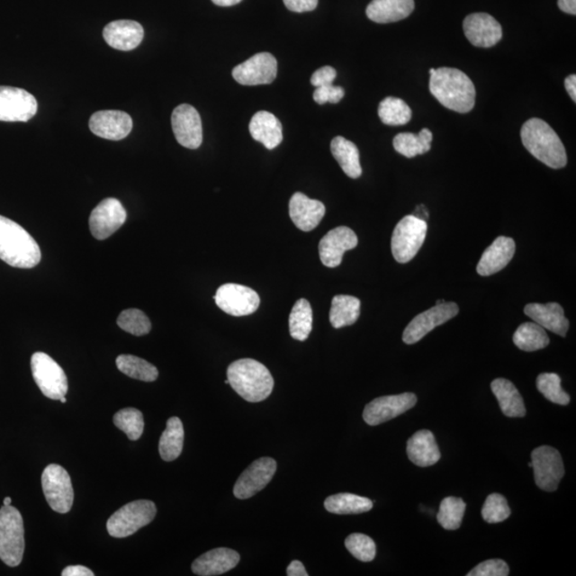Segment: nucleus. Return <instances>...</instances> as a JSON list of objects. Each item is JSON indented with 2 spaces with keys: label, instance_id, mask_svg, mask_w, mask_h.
<instances>
[{
  "label": "nucleus",
  "instance_id": "obj_39",
  "mask_svg": "<svg viewBox=\"0 0 576 576\" xmlns=\"http://www.w3.org/2000/svg\"><path fill=\"white\" fill-rule=\"evenodd\" d=\"M378 114L383 124L391 126L405 125L412 119L411 108L402 100L392 96L380 103Z\"/></svg>",
  "mask_w": 576,
  "mask_h": 576
},
{
  "label": "nucleus",
  "instance_id": "obj_46",
  "mask_svg": "<svg viewBox=\"0 0 576 576\" xmlns=\"http://www.w3.org/2000/svg\"><path fill=\"white\" fill-rule=\"evenodd\" d=\"M468 576H507L509 567L502 560H490L483 562L466 574Z\"/></svg>",
  "mask_w": 576,
  "mask_h": 576
},
{
  "label": "nucleus",
  "instance_id": "obj_24",
  "mask_svg": "<svg viewBox=\"0 0 576 576\" xmlns=\"http://www.w3.org/2000/svg\"><path fill=\"white\" fill-rule=\"evenodd\" d=\"M240 556L228 547H218L204 553L193 562V572L200 576H215L229 572L238 566Z\"/></svg>",
  "mask_w": 576,
  "mask_h": 576
},
{
  "label": "nucleus",
  "instance_id": "obj_31",
  "mask_svg": "<svg viewBox=\"0 0 576 576\" xmlns=\"http://www.w3.org/2000/svg\"><path fill=\"white\" fill-rule=\"evenodd\" d=\"M331 153L341 168L351 178H359L362 175L360 153L354 142L338 136L331 141Z\"/></svg>",
  "mask_w": 576,
  "mask_h": 576
},
{
  "label": "nucleus",
  "instance_id": "obj_32",
  "mask_svg": "<svg viewBox=\"0 0 576 576\" xmlns=\"http://www.w3.org/2000/svg\"><path fill=\"white\" fill-rule=\"evenodd\" d=\"M184 436L185 432H184L182 420L176 417L169 418L159 440L160 457L168 463L180 457L184 446Z\"/></svg>",
  "mask_w": 576,
  "mask_h": 576
},
{
  "label": "nucleus",
  "instance_id": "obj_17",
  "mask_svg": "<svg viewBox=\"0 0 576 576\" xmlns=\"http://www.w3.org/2000/svg\"><path fill=\"white\" fill-rule=\"evenodd\" d=\"M275 471V460L266 457L256 460L236 482L234 486L235 498L247 500L255 497L272 482Z\"/></svg>",
  "mask_w": 576,
  "mask_h": 576
},
{
  "label": "nucleus",
  "instance_id": "obj_49",
  "mask_svg": "<svg viewBox=\"0 0 576 576\" xmlns=\"http://www.w3.org/2000/svg\"><path fill=\"white\" fill-rule=\"evenodd\" d=\"M285 7L292 13H310L316 9L319 0H284Z\"/></svg>",
  "mask_w": 576,
  "mask_h": 576
},
{
  "label": "nucleus",
  "instance_id": "obj_35",
  "mask_svg": "<svg viewBox=\"0 0 576 576\" xmlns=\"http://www.w3.org/2000/svg\"><path fill=\"white\" fill-rule=\"evenodd\" d=\"M370 499L351 493L331 495L325 500V508L336 515H359L373 508Z\"/></svg>",
  "mask_w": 576,
  "mask_h": 576
},
{
  "label": "nucleus",
  "instance_id": "obj_14",
  "mask_svg": "<svg viewBox=\"0 0 576 576\" xmlns=\"http://www.w3.org/2000/svg\"><path fill=\"white\" fill-rule=\"evenodd\" d=\"M418 397L413 393L382 396L374 400L364 409L363 418L370 426H377L393 419L417 405Z\"/></svg>",
  "mask_w": 576,
  "mask_h": 576
},
{
  "label": "nucleus",
  "instance_id": "obj_30",
  "mask_svg": "<svg viewBox=\"0 0 576 576\" xmlns=\"http://www.w3.org/2000/svg\"><path fill=\"white\" fill-rule=\"evenodd\" d=\"M491 390L497 397L500 410L508 418L526 417V408L515 384L504 378L495 379Z\"/></svg>",
  "mask_w": 576,
  "mask_h": 576
},
{
  "label": "nucleus",
  "instance_id": "obj_9",
  "mask_svg": "<svg viewBox=\"0 0 576 576\" xmlns=\"http://www.w3.org/2000/svg\"><path fill=\"white\" fill-rule=\"evenodd\" d=\"M42 488L50 508L68 514L74 502V490L70 475L58 464L46 466L42 474Z\"/></svg>",
  "mask_w": 576,
  "mask_h": 576
},
{
  "label": "nucleus",
  "instance_id": "obj_7",
  "mask_svg": "<svg viewBox=\"0 0 576 576\" xmlns=\"http://www.w3.org/2000/svg\"><path fill=\"white\" fill-rule=\"evenodd\" d=\"M428 222L414 215L403 217L392 235V253L397 262L406 264L418 255L428 235Z\"/></svg>",
  "mask_w": 576,
  "mask_h": 576
},
{
  "label": "nucleus",
  "instance_id": "obj_6",
  "mask_svg": "<svg viewBox=\"0 0 576 576\" xmlns=\"http://www.w3.org/2000/svg\"><path fill=\"white\" fill-rule=\"evenodd\" d=\"M157 512V506L151 500H135L126 504L109 518L107 531L114 538L129 537L148 526L154 520Z\"/></svg>",
  "mask_w": 576,
  "mask_h": 576
},
{
  "label": "nucleus",
  "instance_id": "obj_56",
  "mask_svg": "<svg viewBox=\"0 0 576 576\" xmlns=\"http://www.w3.org/2000/svg\"><path fill=\"white\" fill-rule=\"evenodd\" d=\"M60 401H61L62 403H66V402H67L66 396L61 397Z\"/></svg>",
  "mask_w": 576,
  "mask_h": 576
},
{
  "label": "nucleus",
  "instance_id": "obj_38",
  "mask_svg": "<svg viewBox=\"0 0 576 576\" xmlns=\"http://www.w3.org/2000/svg\"><path fill=\"white\" fill-rule=\"evenodd\" d=\"M120 372L132 379L153 382L158 378V370L151 363L130 355H121L117 358Z\"/></svg>",
  "mask_w": 576,
  "mask_h": 576
},
{
  "label": "nucleus",
  "instance_id": "obj_45",
  "mask_svg": "<svg viewBox=\"0 0 576 576\" xmlns=\"http://www.w3.org/2000/svg\"><path fill=\"white\" fill-rule=\"evenodd\" d=\"M511 515L507 500L499 493L490 494L483 504L482 516L487 523H500Z\"/></svg>",
  "mask_w": 576,
  "mask_h": 576
},
{
  "label": "nucleus",
  "instance_id": "obj_33",
  "mask_svg": "<svg viewBox=\"0 0 576 576\" xmlns=\"http://www.w3.org/2000/svg\"><path fill=\"white\" fill-rule=\"evenodd\" d=\"M361 302L358 298L338 295L333 298L330 310V322L333 328L354 325L360 317Z\"/></svg>",
  "mask_w": 576,
  "mask_h": 576
},
{
  "label": "nucleus",
  "instance_id": "obj_1",
  "mask_svg": "<svg viewBox=\"0 0 576 576\" xmlns=\"http://www.w3.org/2000/svg\"><path fill=\"white\" fill-rule=\"evenodd\" d=\"M431 94L443 106L468 113L475 106L476 90L468 75L454 68H440L430 74Z\"/></svg>",
  "mask_w": 576,
  "mask_h": 576
},
{
  "label": "nucleus",
  "instance_id": "obj_36",
  "mask_svg": "<svg viewBox=\"0 0 576 576\" xmlns=\"http://www.w3.org/2000/svg\"><path fill=\"white\" fill-rule=\"evenodd\" d=\"M514 343L518 349L532 353L545 348L550 338L545 329L536 322H524L514 334Z\"/></svg>",
  "mask_w": 576,
  "mask_h": 576
},
{
  "label": "nucleus",
  "instance_id": "obj_21",
  "mask_svg": "<svg viewBox=\"0 0 576 576\" xmlns=\"http://www.w3.org/2000/svg\"><path fill=\"white\" fill-rule=\"evenodd\" d=\"M89 128L104 140L119 141L130 135L132 120L129 113L120 111H102L92 115Z\"/></svg>",
  "mask_w": 576,
  "mask_h": 576
},
{
  "label": "nucleus",
  "instance_id": "obj_8",
  "mask_svg": "<svg viewBox=\"0 0 576 576\" xmlns=\"http://www.w3.org/2000/svg\"><path fill=\"white\" fill-rule=\"evenodd\" d=\"M32 371L34 382L48 399L60 400L61 397L67 395L68 390L67 374L49 355L33 354Z\"/></svg>",
  "mask_w": 576,
  "mask_h": 576
},
{
  "label": "nucleus",
  "instance_id": "obj_13",
  "mask_svg": "<svg viewBox=\"0 0 576 576\" xmlns=\"http://www.w3.org/2000/svg\"><path fill=\"white\" fill-rule=\"evenodd\" d=\"M215 302L223 312L239 317L255 313L261 303V299L250 287L228 284L218 288Z\"/></svg>",
  "mask_w": 576,
  "mask_h": 576
},
{
  "label": "nucleus",
  "instance_id": "obj_5",
  "mask_svg": "<svg viewBox=\"0 0 576 576\" xmlns=\"http://www.w3.org/2000/svg\"><path fill=\"white\" fill-rule=\"evenodd\" d=\"M25 551L24 522L14 506L0 509V560L9 567H17Z\"/></svg>",
  "mask_w": 576,
  "mask_h": 576
},
{
  "label": "nucleus",
  "instance_id": "obj_20",
  "mask_svg": "<svg viewBox=\"0 0 576 576\" xmlns=\"http://www.w3.org/2000/svg\"><path fill=\"white\" fill-rule=\"evenodd\" d=\"M464 31L466 39L476 48H492L503 38L502 26L493 16L487 14H473L466 16Z\"/></svg>",
  "mask_w": 576,
  "mask_h": 576
},
{
  "label": "nucleus",
  "instance_id": "obj_11",
  "mask_svg": "<svg viewBox=\"0 0 576 576\" xmlns=\"http://www.w3.org/2000/svg\"><path fill=\"white\" fill-rule=\"evenodd\" d=\"M459 313V307L454 302L436 304L425 312L418 314L410 321L403 331L402 341L408 345L416 344L435 328L446 324Z\"/></svg>",
  "mask_w": 576,
  "mask_h": 576
},
{
  "label": "nucleus",
  "instance_id": "obj_37",
  "mask_svg": "<svg viewBox=\"0 0 576 576\" xmlns=\"http://www.w3.org/2000/svg\"><path fill=\"white\" fill-rule=\"evenodd\" d=\"M313 328V310L307 299H299L290 315V332L293 339L303 342Z\"/></svg>",
  "mask_w": 576,
  "mask_h": 576
},
{
  "label": "nucleus",
  "instance_id": "obj_27",
  "mask_svg": "<svg viewBox=\"0 0 576 576\" xmlns=\"http://www.w3.org/2000/svg\"><path fill=\"white\" fill-rule=\"evenodd\" d=\"M407 454L411 463L420 468L434 465L441 458L434 434L426 429L416 432L408 440Z\"/></svg>",
  "mask_w": 576,
  "mask_h": 576
},
{
  "label": "nucleus",
  "instance_id": "obj_12",
  "mask_svg": "<svg viewBox=\"0 0 576 576\" xmlns=\"http://www.w3.org/2000/svg\"><path fill=\"white\" fill-rule=\"evenodd\" d=\"M38 102L24 89L0 86V121L27 122L36 115Z\"/></svg>",
  "mask_w": 576,
  "mask_h": 576
},
{
  "label": "nucleus",
  "instance_id": "obj_41",
  "mask_svg": "<svg viewBox=\"0 0 576 576\" xmlns=\"http://www.w3.org/2000/svg\"><path fill=\"white\" fill-rule=\"evenodd\" d=\"M113 423L130 441L140 440L144 429L143 414L135 408L122 409L114 414Z\"/></svg>",
  "mask_w": 576,
  "mask_h": 576
},
{
  "label": "nucleus",
  "instance_id": "obj_23",
  "mask_svg": "<svg viewBox=\"0 0 576 576\" xmlns=\"http://www.w3.org/2000/svg\"><path fill=\"white\" fill-rule=\"evenodd\" d=\"M104 39L114 50H131L138 48L144 37L143 27L140 22L129 20L112 22L104 28Z\"/></svg>",
  "mask_w": 576,
  "mask_h": 576
},
{
  "label": "nucleus",
  "instance_id": "obj_2",
  "mask_svg": "<svg viewBox=\"0 0 576 576\" xmlns=\"http://www.w3.org/2000/svg\"><path fill=\"white\" fill-rule=\"evenodd\" d=\"M41 257L32 236L20 224L0 216V259L15 268L31 269L41 262Z\"/></svg>",
  "mask_w": 576,
  "mask_h": 576
},
{
  "label": "nucleus",
  "instance_id": "obj_55",
  "mask_svg": "<svg viewBox=\"0 0 576 576\" xmlns=\"http://www.w3.org/2000/svg\"><path fill=\"white\" fill-rule=\"evenodd\" d=\"M13 504V499L7 497L4 500V506H10Z\"/></svg>",
  "mask_w": 576,
  "mask_h": 576
},
{
  "label": "nucleus",
  "instance_id": "obj_3",
  "mask_svg": "<svg viewBox=\"0 0 576 576\" xmlns=\"http://www.w3.org/2000/svg\"><path fill=\"white\" fill-rule=\"evenodd\" d=\"M229 384L249 402L267 400L274 390V378L268 368L253 359H240L228 367Z\"/></svg>",
  "mask_w": 576,
  "mask_h": 576
},
{
  "label": "nucleus",
  "instance_id": "obj_57",
  "mask_svg": "<svg viewBox=\"0 0 576 576\" xmlns=\"http://www.w3.org/2000/svg\"><path fill=\"white\" fill-rule=\"evenodd\" d=\"M445 302H446L445 301H437V302H436V304H442V303H445Z\"/></svg>",
  "mask_w": 576,
  "mask_h": 576
},
{
  "label": "nucleus",
  "instance_id": "obj_10",
  "mask_svg": "<svg viewBox=\"0 0 576 576\" xmlns=\"http://www.w3.org/2000/svg\"><path fill=\"white\" fill-rule=\"evenodd\" d=\"M532 464L536 485L546 492L556 491L564 475L560 452L546 446L536 448L532 453Z\"/></svg>",
  "mask_w": 576,
  "mask_h": 576
},
{
  "label": "nucleus",
  "instance_id": "obj_40",
  "mask_svg": "<svg viewBox=\"0 0 576 576\" xmlns=\"http://www.w3.org/2000/svg\"><path fill=\"white\" fill-rule=\"evenodd\" d=\"M466 504L463 499L448 497L442 500L436 520L447 531H456L463 523Z\"/></svg>",
  "mask_w": 576,
  "mask_h": 576
},
{
  "label": "nucleus",
  "instance_id": "obj_34",
  "mask_svg": "<svg viewBox=\"0 0 576 576\" xmlns=\"http://www.w3.org/2000/svg\"><path fill=\"white\" fill-rule=\"evenodd\" d=\"M432 132L428 129H423L418 134L413 132H401L393 140L396 152L407 158H413L418 155L428 153L431 148Z\"/></svg>",
  "mask_w": 576,
  "mask_h": 576
},
{
  "label": "nucleus",
  "instance_id": "obj_51",
  "mask_svg": "<svg viewBox=\"0 0 576 576\" xmlns=\"http://www.w3.org/2000/svg\"><path fill=\"white\" fill-rule=\"evenodd\" d=\"M286 574L288 576H308L309 573L305 570L303 563L299 561H293L287 567Z\"/></svg>",
  "mask_w": 576,
  "mask_h": 576
},
{
  "label": "nucleus",
  "instance_id": "obj_4",
  "mask_svg": "<svg viewBox=\"0 0 576 576\" xmlns=\"http://www.w3.org/2000/svg\"><path fill=\"white\" fill-rule=\"evenodd\" d=\"M521 140L524 147L552 169H562L567 165V153L561 138L544 120L533 118L522 126Z\"/></svg>",
  "mask_w": 576,
  "mask_h": 576
},
{
  "label": "nucleus",
  "instance_id": "obj_44",
  "mask_svg": "<svg viewBox=\"0 0 576 576\" xmlns=\"http://www.w3.org/2000/svg\"><path fill=\"white\" fill-rule=\"evenodd\" d=\"M345 546L360 562H370L376 557V544L364 534H351L346 538Z\"/></svg>",
  "mask_w": 576,
  "mask_h": 576
},
{
  "label": "nucleus",
  "instance_id": "obj_18",
  "mask_svg": "<svg viewBox=\"0 0 576 576\" xmlns=\"http://www.w3.org/2000/svg\"><path fill=\"white\" fill-rule=\"evenodd\" d=\"M172 129L178 143L190 149L198 148L203 140L200 114L193 106L183 104L173 111Z\"/></svg>",
  "mask_w": 576,
  "mask_h": 576
},
{
  "label": "nucleus",
  "instance_id": "obj_48",
  "mask_svg": "<svg viewBox=\"0 0 576 576\" xmlns=\"http://www.w3.org/2000/svg\"><path fill=\"white\" fill-rule=\"evenodd\" d=\"M336 78V68L329 66L322 67L320 70L314 72L312 77H310V84L316 86V88H320V86L333 85L334 79Z\"/></svg>",
  "mask_w": 576,
  "mask_h": 576
},
{
  "label": "nucleus",
  "instance_id": "obj_16",
  "mask_svg": "<svg viewBox=\"0 0 576 576\" xmlns=\"http://www.w3.org/2000/svg\"><path fill=\"white\" fill-rule=\"evenodd\" d=\"M276 73L278 62L275 58L269 53H259L235 67L233 77L244 86L269 85L275 79Z\"/></svg>",
  "mask_w": 576,
  "mask_h": 576
},
{
  "label": "nucleus",
  "instance_id": "obj_53",
  "mask_svg": "<svg viewBox=\"0 0 576 576\" xmlns=\"http://www.w3.org/2000/svg\"><path fill=\"white\" fill-rule=\"evenodd\" d=\"M564 86L568 91L570 97H572V101L576 102V76L575 74L569 75V76L564 80Z\"/></svg>",
  "mask_w": 576,
  "mask_h": 576
},
{
  "label": "nucleus",
  "instance_id": "obj_19",
  "mask_svg": "<svg viewBox=\"0 0 576 576\" xmlns=\"http://www.w3.org/2000/svg\"><path fill=\"white\" fill-rule=\"evenodd\" d=\"M358 236L347 227H338L328 232L320 243V261L325 266L336 268L341 265L344 253L358 246Z\"/></svg>",
  "mask_w": 576,
  "mask_h": 576
},
{
  "label": "nucleus",
  "instance_id": "obj_22",
  "mask_svg": "<svg viewBox=\"0 0 576 576\" xmlns=\"http://www.w3.org/2000/svg\"><path fill=\"white\" fill-rule=\"evenodd\" d=\"M326 207L319 200H312L296 193L290 201V216L293 224L303 232L314 230L324 218Z\"/></svg>",
  "mask_w": 576,
  "mask_h": 576
},
{
  "label": "nucleus",
  "instance_id": "obj_28",
  "mask_svg": "<svg viewBox=\"0 0 576 576\" xmlns=\"http://www.w3.org/2000/svg\"><path fill=\"white\" fill-rule=\"evenodd\" d=\"M413 10L414 0H373L367 5L366 15L378 24H389L407 19Z\"/></svg>",
  "mask_w": 576,
  "mask_h": 576
},
{
  "label": "nucleus",
  "instance_id": "obj_52",
  "mask_svg": "<svg viewBox=\"0 0 576 576\" xmlns=\"http://www.w3.org/2000/svg\"><path fill=\"white\" fill-rule=\"evenodd\" d=\"M558 7L564 14H576V0H558Z\"/></svg>",
  "mask_w": 576,
  "mask_h": 576
},
{
  "label": "nucleus",
  "instance_id": "obj_50",
  "mask_svg": "<svg viewBox=\"0 0 576 576\" xmlns=\"http://www.w3.org/2000/svg\"><path fill=\"white\" fill-rule=\"evenodd\" d=\"M62 576H94L90 569L84 566H68L62 572Z\"/></svg>",
  "mask_w": 576,
  "mask_h": 576
},
{
  "label": "nucleus",
  "instance_id": "obj_26",
  "mask_svg": "<svg viewBox=\"0 0 576 576\" xmlns=\"http://www.w3.org/2000/svg\"><path fill=\"white\" fill-rule=\"evenodd\" d=\"M524 313L544 329L556 333L562 338L567 336L570 324L564 316V310L561 304L556 302L529 303L524 308Z\"/></svg>",
  "mask_w": 576,
  "mask_h": 576
},
{
  "label": "nucleus",
  "instance_id": "obj_15",
  "mask_svg": "<svg viewBox=\"0 0 576 576\" xmlns=\"http://www.w3.org/2000/svg\"><path fill=\"white\" fill-rule=\"evenodd\" d=\"M126 211L121 202L114 198L103 200L92 211L89 226L94 238L99 240L107 239L123 226L126 221Z\"/></svg>",
  "mask_w": 576,
  "mask_h": 576
},
{
  "label": "nucleus",
  "instance_id": "obj_29",
  "mask_svg": "<svg viewBox=\"0 0 576 576\" xmlns=\"http://www.w3.org/2000/svg\"><path fill=\"white\" fill-rule=\"evenodd\" d=\"M249 130L253 140L268 149L275 148L284 140L280 121L268 112H258L253 115Z\"/></svg>",
  "mask_w": 576,
  "mask_h": 576
},
{
  "label": "nucleus",
  "instance_id": "obj_47",
  "mask_svg": "<svg viewBox=\"0 0 576 576\" xmlns=\"http://www.w3.org/2000/svg\"><path fill=\"white\" fill-rule=\"evenodd\" d=\"M344 95L345 91L342 86L330 85L316 88L313 99L320 105H324L326 103L338 104L342 101Z\"/></svg>",
  "mask_w": 576,
  "mask_h": 576
},
{
  "label": "nucleus",
  "instance_id": "obj_54",
  "mask_svg": "<svg viewBox=\"0 0 576 576\" xmlns=\"http://www.w3.org/2000/svg\"><path fill=\"white\" fill-rule=\"evenodd\" d=\"M217 5H220V7H230V5L238 4L241 2V0H212Z\"/></svg>",
  "mask_w": 576,
  "mask_h": 576
},
{
  "label": "nucleus",
  "instance_id": "obj_42",
  "mask_svg": "<svg viewBox=\"0 0 576 576\" xmlns=\"http://www.w3.org/2000/svg\"><path fill=\"white\" fill-rule=\"evenodd\" d=\"M537 389L546 400L556 405L567 406L570 396L562 388V379L554 373L540 374L537 378Z\"/></svg>",
  "mask_w": 576,
  "mask_h": 576
},
{
  "label": "nucleus",
  "instance_id": "obj_25",
  "mask_svg": "<svg viewBox=\"0 0 576 576\" xmlns=\"http://www.w3.org/2000/svg\"><path fill=\"white\" fill-rule=\"evenodd\" d=\"M516 252L515 240L500 236L491 246L483 252L477 265V273L482 276L498 274L504 269L514 257Z\"/></svg>",
  "mask_w": 576,
  "mask_h": 576
},
{
  "label": "nucleus",
  "instance_id": "obj_43",
  "mask_svg": "<svg viewBox=\"0 0 576 576\" xmlns=\"http://www.w3.org/2000/svg\"><path fill=\"white\" fill-rule=\"evenodd\" d=\"M117 322L121 329L136 337L146 336L152 329L148 317L142 310L137 309L123 310L118 317Z\"/></svg>",
  "mask_w": 576,
  "mask_h": 576
}]
</instances>
